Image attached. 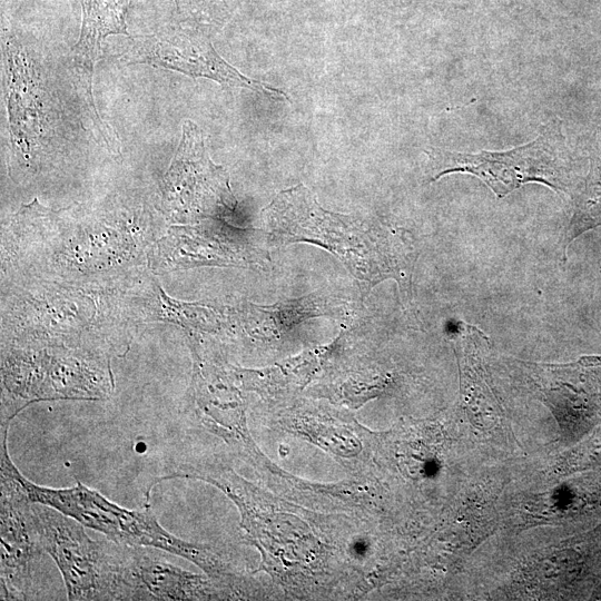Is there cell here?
Masks as SVG:
<instances>
[{
    "instance_id": "1",
    "label": "cell",
    "mask_w": 601,
    "mask_h": 601,
    "mask_svg": "<svg viewBox=\"0 0 601 601\" xmlns=\"http://www.w3.org/2000/svg\"><path fill=\"white\" fill-rule=\"evenodd\" d=\"M265 211L276 236L288 242H315L328 248L365 282L407 279L413 256L405 238L385 229L364 228L345 216L324 210L303 186L280 193Z\"/></svg>"
},
{
    "instance_id": "2",
    "label": "cell",
    "mask_w": 601,
    "mask_h": 601,
    "mask_svg": "<svg viewBox=\"0 0 601 601\" xmlns=\"http://www.w3.org/2000/svg\"><path fill=\"white\" fill-rule=\"evenodd\" d=\"M32 511L40 549L57 564L69 600H139L130 545L92 540L51 506L32 503Z\"/></svg>"
},
{
    "instance_id": "3",
    "label": "cell",
    "mask_w": 601,
    "mask_h": 601,
    "mask_svg": "<svg viewBox=\"0 0 601 601\" xmlns=\"http://www.w3.org/2000/svg\"><path fill=\"white\" fill-rule=\"evenodd\" d=\"M17 476L32 503L51 506L112 541L167 551L194 562L210 574L223 573L220 562L207 545L175 536L160 525L149 509L122 508L81 482L70 487L53 489L31 482L19 470Z\"/></svg>"
},
{
    "instance_id": "4",
    "label": "cell",
    "mask_w": 601,
    "mask_h": 601,
    "mask_svg": "<svg viewBox=\"0 0 601 601\" xmlns=\"http://www.w3.org/2000/svg\"><path fill=\"white\" fill-rule=\"evenodd\" d=\"M126 63H146L190 77H204L227 87L248 88L273 97L284 93L268 83L250 79L225 61L203 35L174 29L137 37L119 56Z\"/></svg>"
},
{
    "instance_id": "5",
    "label": "cell",
    "mask_w": 601,
    "mask_h": 601,
    "mask_svg": "<svg viewBox=\"0 0 601 601\" xmlns=\"http://www.w3.org/2000/svg\"><path fill=\"white\" fill-rule=\"evenodd\" d=\"M9 422L1 425V599H26L31 562L42 553L36 529L32 502L18 476L8 452Z\"/></svg>"
},
{
    "instance_id": "6",
    "label": "cell",
    "mask_w": 601,
    "mask_h": 601,
    "mask_svg": "<svg viewBox=\"0 0 601 601\" xmlns=\"http://www.w3.org/2000/svg\"><path fill=\"white\" fill-rule=\"evenodd\" d=\"M161 188L173 214L210 215L233 200L226 173L208 157L201 130L189 120Z\"/></svg>"
},
{
    "instance_id": "7",
    "label": "cell",
    "mask_w": 601,
    "mask_h": 601,
    "mask_svg": "<svg viewBox=\"0 0 601 601\" xmlns=\"http://www.w3.org/2000/svg\"><path fill=\"white\" fill-rule=\"evenodd\" d=\"M549 136L506 151L477 154L439 151L437 179L451 173H467L481 179L497 198L505 197L528 183H539L558 190V178Z\"/></svg>"
},
{
    "instance_id": "8",
    "label": "cell",
    "mask_w": 601,
    "mask_h": 601,
    "mask_svg": "<svg viewBox=\"0 0 601 601\" xmlns=\"http://www.w3.org/2000/svg\"><path fill=\"white\" fill-rule=\"evenodd\" d=\"M131 0H82V23L80 36L72 48L71 60L76 79L85 102L95 119L100 134L108 139L106 129L95 107L92 97V75L100 59L105 38L109 35L129 36L126 16Z\"/></svg>"
},
{
    "instance_id": "9",
    "label": "cell",
    "mask_w": 601,
    "mask_h": 601,
    "mask_svg": "<svg viewBox=\"0 0 601 601\" xmlns=\"http://www.w3.org/2000/svg\"><path fill=\"white\" fill-rule=\"evenodd\" d=\"M130 558L139 600H199L215 595L204 577L167 561L152 548L130 545Z\"/></svg>"
},
{
    "instance_id": "10",
    "label": "cell",
    "mask_w": 601,
    "mask_h": 601,
    "mask_svg": "<svg viewBox=\"0 0 601 601\" xmlns=\"http://www.w3.org/2000/svg\"><path fill=\"white\" fill-rule=\"evenodd\" d=\"M9 78V118L12 141L28 156L40 136L39 104L31 69L23 51L12 40L6 46Z\"/></svg>"
},
{
    "instance_id": "11",
    "label": "cell",
    "mask_w": 601,
    "mask_h": 601,
    "mask_svg": "<svg viewBox=\"0 0 601 601\" xmlns=\"http://www.w3.org/2000/svg\"><path fill=\"white\" fill-rule=\"evenodd\" d=\"M366 551V544L363 540L356 541L352 544V552L357 556H364Z\"/></svg>"
}]
</instances>
